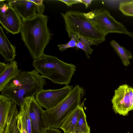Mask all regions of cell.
<instances>
[{
	"instance_id": "obj_1",
	"label": "cell",
	"mask_w": 133,
	"mask_h": 133,
	"mask_svg": "<svg viewBox=\"0 0 133 133\" xmlns=\"http://www.w3.org/2000/svg\"><path fill=\"white\" fill-rule=\"evenodd\" d=\"M48 17L37 14L28 19L23 20L20 32L22 39L34 60L44 54L51 34L48 28Z\"/></svg>"
},
{
	"instance_id": "obj_2",
	"label": "cell",
	"mask_w": 133,
	"mask_h": 133,
	"mask_svg": "<svg viewBox=\"0 0 133 133\" xmlns=\"http://www.w3.org/2000/svg\"><path fill=\"white\" fill-rule=\"evenodd\" d=\"M46 85L45 78L35 69L30 71L20 69L17 76L6 85L1 94L9 97L20 107L25 98L34 96Z\"/></svg>"
},
{
	"instance_id": "obj_3",
	"label": "cell",
	"mask_w": 133,
	"mask_h": 133,
	"mask_svg": "<svg viewBox=\"0 0 133 133\" xmlns=\"http://www.w3.org/2000/svg\"><path fill=\"white\" fill-rule=\"evenodd\" d=\"M32 65L43 77L59 84L68 85L76 71L74 65L65 63L55 56L45 54L33 60Z\"/></svg>"
},
{
	"instance_id": "obj_4",
	"label": "cell",
	"mask_w": 133,
	"mask_h": 133,
	"mask_svg": "<svg viewBox=\"0 0 133 133\" xmlns=\"http://www.w3.org/2000/svg\"><path fill=\"white\" fill-rule=\"evenodd\" d=\"M85 94L84 89L77 84L62 101L52 108L44 111L43 114L48 127L60 128L67 117L79 105Z\"/></svg>"
},
{
	"instance_id": "obj_5",
	"label": "cell",
	"mask_w": 133,
	"mask_h": 133,
	"mask_svg": "<svg viewBox=\"0 0 133 133\" xmlns=\"http://www.w3.org/2000/svg\"><path fill=\"white\" fill-rule=\"evenodd\" d=\"M61 14L70 38L72 35L77 34L91 40L96 46L105 41V37L85 16L84 13L69 10Z\"/></svg>"
},
{
	"instance_id": "obj_6",
	"label": "cell",
	"mask_w": 133,
	"mask_h": 133,
	"mask_svg": "<svg viewBox=\"0 0 133 133\" xmlns=\"http://www.w3.org/2000/svg\"><path fill=\"white\" fill-rule=\"evenodd\" d=\"M84 14L105 37L109 33H117L126 34L133 38V34L128 31L122 23L116 21L106 9H96Z\"/></svg>"
},
{
	"instance_id": "obj_7",
	"label": "cell",
	"mask_w": 133,
	"mask_h": 133,
	"mask_svg": "<svg viewBox=\"0 0 133 133\" xmlns=\"http://www.w3.org/2000/svg\"><path fill=\"white\" fill-rule=\"evenodd\" d=\"M111 101L116 114L127 115L133 110V88L127 84L119 86L115 90Z\"/></svg>"
},
{
	"instance_id": "obj_8",
	"label": "cell",
	"mask_w": 133,
	"mask_h": 133,
	"mask_svg": "<svg viewBox=\"0 0 133 133\" xmlns=\"http://www.w3.org/2000/svg\"><path fill=\"white\" fill-rule=\"evenodd\" d=\"M72 85H66L57 89H44L39 91L35 95L39 105L46 110L56 106L68 95L74 88Z\"/></svg>"
},
{
	"instance_id": "obj_9",
	"label": "cell",
	"mask_w": 133,
	"mask_h": 133,
	"mask_svg": "<svg viewBox=\"0 0 133 133\" xmlns=\"http://www.w3.org/2000/svg\"><path fill=\"white\" fill-rule=\"evenodd\" d=\"M8 2V9L4 12H0V22L8 32L14 35L18 34L20 32L22 21L10 1Z\"/></svg>"
},
{
	"instance_id": "obj_10",
	"label": "cell",
	"mask_w": 133,
	"mask_h": 133,
	"mask_svg": "<svg viewBox=\"0 0 133 133\" xmlns=\"http://www.w3.org/2000/svg\"><path fill=\"white\" fill-rule=\"evenodd\" d=\"M29 115L32 133H43L48 126L44 117V110L35 98L30 97Z\"/></svg>"
},
{
	"instance_id": "obj_11",
	"label": "cell",
	"mask_w": 133,
	"mask_h": 133,
	"mask_svg": "<svg viewBox=\"0 0 133 133\" xmlns=\"http://www.w3.org/2000/svg\"><path fill=\"white\" fill-rule=\"evenodd\" d=\"M12 7L23 20L30 19L37 14V6L29 0H10Z\"/></svg>"
},
{
	"instance_id": "obj_12",
	"label": "cell",
	"mask_w": 133,
	"mask_h": 133,
	"mask_svg": "<svg viewBox=\"0 0 133 133\" xmlns=\"http://www.w3.org/2000/svg\"><path fill=\"white\" fill-rule=\"evenodd\" d=\"M0 52L5 62L14 61L16 55V48L10 43L0 26Z\"/></svg>"
},
{
	"instance_id": "obj_13",
	"label": "cell",
	"mask_w": 133,
	"mask_h": 133,
	"mask_svg": "<svg viewBox=\"0 0 133 133\" xmlns=\"http://www.w3.org/2000/svg\"><path fill=\"white\" fill-rule=\"evenodd\" d=\"M20 70L18 68L17 62L15 61L6 64L4 70L0 73V91L12 79L15 78Z\"/></svg>"
},
{
	"instance_id": "obj_14",
	"label": "cell",
	"mask_w": 133,
	"mask_h": 133,
	"mask_svg": "<svg viewBox=\"0 0 133 133\" xmlns=\"http://www.w3.org/2000/svg\"><path fill=\"white\" fill-rule=\"evenodd\" d=\"M14 102L7 96L0 95V133H3L9 111Z\"/></svg>"
},
{
	"instance_id": "obj_15",
	"label": "cell",
	"mask_w": 133,
	"mask_h": 133,
	"mask_svg": "<svg viewBox=\"0 0 133 133\" xmlns=\"http://www.w3.org/2000/svg\"><path fill=\"white\" fill-rule=\"evenodd\" d=\"M84 101L78 106L66 118L60 128L64 133H76L77 124L82 106Z\"/></svg>"
},
{
	"instance_id": "obj_16",
	"label": "cell",
	"mask_w": 133,
	"mask_h": 133,
	"mask_svg": "<svg viewBox=\"0 0 133 133\" xmlns=\"http://www.w3.org/2000/svg\"><path fill=\"white\" fill-rule=\"evenodd\" d=\"M18 112L17 105L14 102L10 110L3 133H20L17 126V116Z\"/></svg>"
},
{
	"instance_id": "obj_17",
	"label": "cell",
	"mask_w": 133,
	"mask_h": 133,
	"mask_svg": "<svg viewBox=\"0 0 133 133\" xmlns=\"http://www.w3.org/2000/svg\"><path fill=\"white\" fill-rule=\"evenodd\" d=\"M110 44L120 58L123 65L125 66H128L130 64V59L132 57L131 52L123 46H121L114 40L111 41Z\"/></svg>"
},
{
	"instance_id": "obj_18",
	"label": "cell",
	"mask_w": 133,
	"mask_h": 133,
	"mask_svg": "<svg viewBox=\"0 0 133 133\" xmlns=\"http://www.w3.org/2000/svg\"><path fill=\"white\" fill-rule=\"evenodd\" d=\"M84 105V104L82 106L81 109L76 133H90V128L87 124L86 116L83 109Z\"/></svg>"
},
{
	"instance_id": "obj_19",
	"label": "cell",
	"mask_w": 133,
	"mask_h": 133,
	"mask_svg": "<svg viewBox=\"0 0 133 133\" xmlns=\"http://www.w3.org/2000/svg\"><path fill=\"white\" fill-rule=\"evenodd\" d=\"M92 45H94L92 41L79 36L76 47L84 51L87 58H90L89 55L93 52V49L91 47Z\"/></svg>"
},
{
	"instance_id": "obj_20",
	"label": "cell",
	"mask_w": 133,
	"mask_h": 133,
	"mask_svg": "<svg viewBox=\"0 0 133 133\" xmlns=\"http://www.w3.org/2000/svg\"><path fill=\"white\" fill-rule=\"evenodd\" d=\"M119 8V10L125 15L133 16V3L131 1L120 3Z\"/></svg>"
},
{
	"instance_id": "obj_21",
	"label": "cell",
	"mask_w": 133,
	"mask_h": 133,
	"mask_svg": "<svg viewBox=\"0 0 133 133\" xmlns=\"http://www.w3.org/2000/svg\"><path fill=\"white\" fill-rule=\"evenodd\" d=\"M79 36L77 34L72 35L70 40L65 44H61L58 45L59 50L62 52L67 48L76 47L79 39Z\"/></svg>"
},
{
	"instance_id": "obj_22",
	"label": "cell",
	"mask_w": 133,
	"mask_h": 133,
	"mask_svg": "<svg viewBox=\"0 0 133 133\" xmlns=\"http://www.w3.org/2000/svg\"><path fill=\"white\" fill-rule=\"evenodd\" d=\"M17 126L20 133H27L24 125L23 123L22 116L18 112L17 116Z\"/></svg>"
},
{
	"instance_id": "obj_23",
	"label": "cell",
	"mask_w": 133,
	"mask_h": 133,
	"mask_svg": "<svg viewBox=\"0 0 133 133\" xmlns=\"http://www.w3.org/2000/svg\"><path fill=\"white\" fill-rule=\"evenodd\" d=\"M34 3L37 6V11L38 14H43L45 9V6L42 0H29Z\"/></svg>"
},
{
	"instance_id": "obj_24",
	"label": "cell",
	"mask_w": 133,
	"mask_h": 133,
	"mask_svg": "<svg viewBox=\"0 0 133 133\" xmlns=\"http://www.w3.org/2000/svg\"><path fill=\"white\" fill-rule=\"evenodd\" d=\"M65 3L67 6H71L74 4L79 3H81V0H59Z\"/></svg>"
},
{
	"instance_id": "obj_25",
	"label": "cell",
	"mask_w": 133,
	"mask_h": 133,
	"mask_svg": "<svg viewBox=\"0 0 133 133\" xmlns=\"http://www.w3.org/2000/svg\"><path fill=\"white\" fill-rule=\"evenodd\" d=\"M43 133H61L59 130L57 128L47 127Z\"/></svg>"
},
{
	"instance_id": "obj_26",
	"label": "cell",
	"mask_w": 133,
	"mask_h": 133,
	"mask_svg": "<svg viewBox=\"0 0 133 133\" xmlns=\"http://www.w3.org/2000/svg\"><path fill=\"white\" fill-rule=\"evenodd\" d=\"M93 1L92 0H81V3L84 4L86 8H88L91 5Z\"/></svg>"
},
{
	"instance_id": "obj_27",
	"label": "cell",
	"mask_w": 133,
	"mask_h": 133,
	"mask_svg": "<svg viewBox=\"0 0 133 133\" xmlns=\"http://www.w3.org/2000/svg\"><path fill=\"white\" fill-rule=\"evenodd\" d=\"M6 65L4 62H0V73L2 72L5 69Z\"/></svg>"
},
{
	"instance_id": "obj_28",
	"label": "cell",
	"mask_w": 133,
	"mask_h": 133,
	"mask_svg": "<svg viewBox=\"0 0 133 133\" xmlns=\"http://www.w3.org/2000/svg\"><path fill=\"white\" fill-rule=\"evenodd\" d=\"M131 1V2L132 3H133V1Z\"/></svg>"
},
{
	"instance_id": "obj_29",
	"label": "cell",
	"mask_w": 133,
	"mask_h": 133,
	"mask_svg": "<svg viewBox=\"0 0 133 133\" xmlns=\"http://www.w3.org/2000/svg\"><path fill=\"white\" fill-rule=\"evenodd\" d=\"M82 133V132L81 133V132H79V133Z\"/></svg>"
}]
</instances>
